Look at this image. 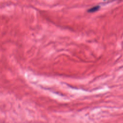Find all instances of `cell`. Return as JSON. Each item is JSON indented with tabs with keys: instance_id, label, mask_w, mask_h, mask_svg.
<instances>
[{
	"instance_id": "6da1fadb",
	"label": "cell",
	"mask_w": 123,
	"mask_h": 123,
	"mask_svg": "<svg viewBox=\"0 0 123 123\" xmlns=\"http://www.w3.org/2000/svg\"><path fill=\"white\" fill-rule=\"evenodd\" d=\"M99 8V6H94L91 8L90 9H89L88 10V12L89 13H93V12H95L96 11H98Z\"/></svg>"
}]
</instances>
